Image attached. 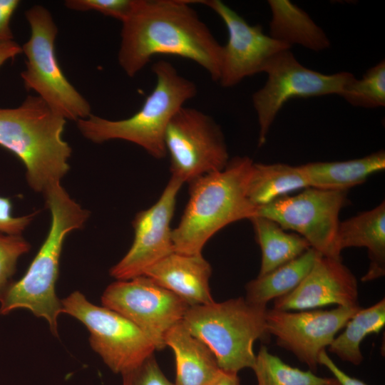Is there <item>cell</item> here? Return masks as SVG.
<instances>
[{
	"label": "cell",
	"instance_id": "d590c367",
	"mask_svg": "<svg viewBox=\"0 0 385 385\" xmlns=\"http://www.w3.org/2000/svg\"><path fill=\"white\" fill-rule=\"evenodd\" d=\"M327 385H341V384L334 377H332L330 379V381Z\"/></svg>",
	"mask_w": 385,
	"mask_h": 385
},
{
	"label": "cell",
	"instance_id": "f546056e",
	"mask_svg": "<svg viewBox=\"0 0 385 385\" xmlns=\"http://www.w3.org/2000/svg\"><path fill=\"white\" fill-rule=\"evenodd\" d=\"M122 385H175L161 371L153 354L122 374Z\"/></svg>",
	"mask_w": 385,
	"mask_h": 385
},
{
	"label": "cell",
	"instance_id": "9c48e42d",
	"mask_svg": "<svg viewBox=\"0 0 385 385\" xmlns=\"http://www.w3.org/2000/svg\"><path fill=\"white\" fill-rule=\"evenodd\" d=\"M61 305V313L86 327L91 348L113 372L122 375L153 354V344L138 327L118 312L92 304L79 291L62 299Z\"/></svg>",
	"mask_w": 385,
	"mask_h": 385
},
{
	"label": "cell",
	"instance_id": "52a82bcc",
	"mask_svg": "<svg viewBox=\"0 0 385 385\" xmlns=\"http://www.w3.org/2000/svg\"><path fill=\"white\" fill-rule=\"evenodd\" d=\"M29 40L21 46L26 69L21 73L25 88L35 91L66 120L77 121L91 115L88 101L64 75L58 62L55 41L58 28L50 11L43 6L27 9Z\"/></svg>",
	"mask_w": 385,
	"mask_h": 385
},
{
	"label": "cell",
	"instance_id": "d6986e66",
	"mask_svg": "<svg viewBox=\"0 0 385 385\" xmlns=\"http://www.w3.org/2000/svg\"><path fill=\"white\" fill-rule=\"evenodd\" d=\"M164 342L174 352L175 385H209L221 371L212 351L188 331L183 320L166 332Z\"/></svg>",
	"mask_w": 385,
	"mask_h": 385
},
{
	"label": "cell",
	"instance_id": "4fadbf2b",
	"mask_svg": "<svg viewBox=\"0 0 385 385\" xmlns=\"http://www.w3.org/2000/svg\"><path fill=\"white\" fill-rule=\"evenodd\" d=\"M361 307L337 306L329 310L292 312L267 309L265 322L269 335L277 344L292 352L298 360L315 371L320 353L325 350Z\"/></svg>",
	"mask_w": 385,
	"mask_h": 385
},
{
	"label": "cell",
	"instance_id": "603a6c76",
	"mask_svg": "<svg viewBox=\"0 0 385 385\" xmlns=\"http://www.w3.org/2000/svg\"><path fill=\"white\" fill-rule=\"evenodd\" d=\"M307 188L309 184L300 165L253 163L247 195L254 205L260 207L288 192Z\"/></svg>",
	"mask_w": 385,
	"mask_h": 385
},
{
	"label": "cell",
	"instance_id": "ba28073f",
	"mask_svg": "<svg viewBox=\"0 0 385 385\" xmlns=\"http://www.w3.org/2000/svg\"><path fill=\"white\" fill-rule=\"evenodd\" d=\"M164 142L171 177L183 184L222 170L230 159L220 125L209 115L185 106L170 120Z\"/></svg>",
	"mask_w": 385,
	"mask_h": 385
},
{
	"label": "cell",
	"instance_id": "8fae6325",
	"mask_svg": "<svg viewBox=\"0 0 385 385\" xmlns=\"http://www.w3.org/2000/svg\"><path fill=\"white\" fill-rule=\"evenodd\" d=\"M267 79L264 86L252 95V104L259 124L258 146L267 140L277 113L290 98L326 95H340L354 77L341 71L323 74L302 65L290 49L277 53L264 70Z\"/></svg>",
	"mask_w": 385,
	"mask_h": 385
},
{
	"label": "cell",
	"instance_id": "44dd1931",
	"mask_svg": "<svg viewBox=\"0 0 385 385\" xmlns=\"http://www.w3.org/2000/svg\"><path fill=\"white\" fill-rule=\"evenodd\" d=\"M270 36L290 46L299 44L320 51L330 46L324 31L303 9L287 0H269Z\"/></svg>",
	"mask_w": 385,
	"mask_h": 385
},
{
	"label": "cell",
	"instance_id": "cb8c5ba5",
	"mask_svg": "<svg viewBox=\"0 0 385 385\" xmlns=\"http://www.w3.org/2000/svg\"><path fill=\"white\" fill-rule=\"evenodd\" d=\"M320 254L308 249L296 259L261 276L245 285V299L250 303L267 307L276 299L294 290L304 279Z\"/></svg>",
	"mask_w": 385,
	"mask_h": 385
},
{
	"label": "cell",
	"instance_id": "4dcf8cb0",
	"mask_svg": "<svg viewBox=\"0 0 385 385\" xmlns=\"http://www.w3.org/2000/svg\"><path fill=\"white\" fill-rule=\"evenodd\" d=\"M11 211L12 202L10 198L0 196V231L15 235H20L37 213L36 212L21 217H14Z\"/></svg>",
	"mask_w": 385,
	"mask_h": 385
},
{
	"label": "cell",
	"instance_id": "484cf974",
	"mask_svg": "<svg viewBox=\"0 0 385 385\" xmlns=\"http://www.w3.org/2000/svg\"><path fill=\"white\" fill-rule=\"evenodd\" d=\"M257 385H327L331 378L321 377L284 363L261 346L253 367Z\"/></svg>",
	"mask_w": 385,
	"mask_h": 385
},
{
	"label": "cell",
	"instance_id": "6da1fadb",
	"mask_svg": "<svg viewBox=\"0 0 385 385\" xmlns=\"http://www.w3.org/2000/svg\"><path fill=\"white\" fill-rule=\"evenodd\" d=\"M189 0H135L122 22L118 61L134 77L158 55L192 61L215 81L220 76L222 45Z\"/></svg>",
	"mask_w": 385,
	"mask_h": 385
},
{
	"label": "cell",
	"instance_id": "4316f807",
	"mask_svg": "<svg viewBox=\"0 0 385 385\" xmlns=\"http://www.w3.org/2000/svg\"><path fill=\"white\" fill-rule=\"evenodd\" d=\"M353 106L375 108L385 106V61L370 68L361 79L354 77L339 95Z\"/></svg>",
	"mask_w": 385,
	"mask_h": 385
},
{
	"label": "cell",
	"instance_id": "5b68a950",
	"mask_svg": "<svg viewBox=\"0 0 385 385\" xmlns=\"http://www.w3.org/2000/svg\"><path fill=\"white\" fill-rule=\"evenodd\" d=\"M155 85L139 111L122 120H109L91 114L76 121L82 135L95 143L113 140L133 143L156 159L167 156L165 133L173 115L197 94L196 85L181 76L164 60L152 66Z\"/></svg>",
	"mask_w": 385,
	"mask_h": 385
},
{
	"label": "cell",
	"instance_id": "7402d4cb",
	"mask_svg": "<svg viewBox=\"0 0 385 385\" xmlns=\"http://www.w3.org/2000/svg\"><path fill=\"white\" fill-rule=\"evenodd\" d=\"M255 240L261 250L258 276L264 275L302 255L311 248L308 242L297 233L285 232L278 223L262 216L250 219Z\"/></svg>",
	"mask_w": 385,
	"mask_h": 385
},
{
	"label": "cell",
	"instance_id": "1f68e13d",
	"mask_svg": "<svg viewBox=\"0 0 385 385\" xmlns=\"http://www.w3.org/2000/svg\"><path fill=\"white\" fill-rule=\"evenodd\" d=\"M19 4L18 0H0V42L13 40L10 21Z\"/></svg>",
	"mask_w": 385,
	"mask_h": 385
},
{
	"label": "cell",
	"instance_id": "9a60e30c",
	"mask_svg": "<svg viewBox=\"0 0 385 385\" xmlns=\"http://www.w3.org/2000/svg\"><path fill=\"white\" fill-rule=\"evenodd\" d=\"M183 185L180 180L170 177L155 203L136 214L133 220L132 245L111 268V277L127 280L141 276L150 267L174 252L170 223Z\"/></svg>",
	"mask_w": 385,
	"mask_h": 385
},
{
	"label": "cell",
	"instance_id": "7c38bea8",
	"mask_svg": "<svg viewBox=\"0 0 385 385\" xmlns=\"http://www.w3.org/2000/svg\"><path fill=\"white\" fill-rule=\"evenodd\" d=\"M101 302L138 327L156 350L166 347V332L183 320L190 307L175 294L145 275L111 283L103 292Z\"/></svg>",
	"mask_w": 385,
	"mask_h": 385
},
{
	"label": "cell",
	"instance_id": "ffe728a7",
	"mask_svg": "<svg viewBox=\"0 0 385 385\" xmlns=\"http://www.w3.org/2000/svg\"><path fill=\"white\" fill-rule=\"evenodd\" d=\"M300 166L310 188L346 191L365 182L373 173L384 170L385 152L379 150L346 161L314 162Z\"/></svg>",
	"mask_w": 385,
	"mask_h": 385
},
{
	"label": "cell",
	"instance_id": "e575fe53",
	"mask_svg": "<svg viewBox=\"0 0 385 385\" xmlns=\"http://www.w3.org/2000/svg\"><path fill=\"white\" fill-rule=\"evenodd\" d=\"M238 374L221 370L209 385H240Z\"/></svg>",
	"mask_w": 385,
	"mask_h": 385
},
{
	"label": "cell",
	"instance_id": "d4e9b609",
	"mask_svg": "<svg viewBox=\"0 0 385 385\" xmlns=\"http://www.w3.org/2000/svg\"><path fill=\"white\" fill-rule=\"evenodd\" d=\"M385 325V299L367 308H360L347 322L345 329L328 346L341 360L359 366L364 360L361 343L369 334H378Z\"/></svg>",
	"mask_w": 385,
	"mask_h": 385
},
{
	"label": "cell",
	"instance_id": "8992f818",
	"mask_svg": "<svg viewBox=\"0 0 385 385\" xmlns=\"http://www.w3.org/2000/svg\"><path fill=\"white\" fill-rule=\"evenodd\" d=\"M267 309L243 297L214 301L190 307L183 322L212 351L221 370L238 374L253 367L254 342L270 337L265 322Z\"/></svg>",
	"mask_w": 385,
	"mask_h": 385
},
{
	"label": "cell",
	"instance_id": "f1b7e54d",
	"mask_svg": "<svg viewBox=\"0 0 385 385\" xmlns=\"http://www.w3.org/2000/svg\"><path fill=\"white\" fill-rule=\"evenodd\" d=\"M135 0H66L65 6L78 11H96L124 21L130 15Z\"/></svg>",
	"mask_w": 385,
	"mask_h": 385
},
{
	"label": "cell",
	"instance_id": "30bf717a",
	"mask_svg": "<svg viewBox=\"0 0 385 385\" xmlns=\"http://www.w3.org/2000/svg\"><path fill=\"white\" fill-rule=\"evenodd\" d=\"M346 202V191L307 188L296 195H284L257 207L256 215L297 232L322 256L342 260L337 236L339 212Z\"/></svg>",
	"mask_w": 385,
	"mask_h": 385
},
{
	"label": "cell",
	"instance_id": "836d02e7",
	"mask_svg": "<svg viewBox=\"0 0 385 385\" xmlns=\"http://www.w3.org/2000/svg\"><path fill=\"white\" fill-rule=\"evenodd\" d=\"M22 53V48L12 41L0 42V67L8 60Z\"/></svg>",
	"mask_w": 385,
	"mask_h": 385
},
{
	"label": "cell",
	"instance_id": "5bb4252c",
	"mask_svg": "<svg viewBox=\"0 0 385 385\" xmlns=\"http://www.w3.org/2000/svg\"><path fill=\"white\" fill-rule=\"evenodd\" d=\"M207 6L224 22L228 39L222 46L218 83L225 88L244 78L264 72L277 53L291 46L265 34L261 25H250L240 15L220 0L194 1Z\"/></svg>",
	"mask_w": 385,
	"mask_h": 385
},
{
	"label": "cell",
	"instance_id": "3957f363",
	"mask_svg": "<svg viewBox=\"0 0 385 385\" xmlns=\"http://www.w3.org/2000/svg\"><path fill=\"white\" fill-rule=\"evenodd\" d=\"M253 161L230 158L221 170L189 183V200L178 226L173 229L174 252L201 255L207 242L225 226L257 214L247 195Z\"/></svg>",
	"mask_w": 385,
	"mask_h": 385
},
{
	"label": "cell",
	"instance_id": "d6a6232c",
	"mask_svg": "<svg viewBox=\"0 0 385 385\" xmlns=\"http://www.w3.org/2000/svg\"><path fill=\"white\" fill-rule=\"evenodd\" d=\"M319 364L324 366L341 385H367L364 381L354 378L342 371L332 361L325 350L319 354Z\"/></svg>",
	"mask_w": 385,
	"mask_h": 385
},
{
	"label": "cell",
	"instance_id": "e0dca14e",
	"mask_svg": "<svg viewBox=\"0 0 385 385\" xmlns=\"http://www.w3.org/2000/svg\"><path fill=\"white\" fill-rule=\"evenodd\" d=\"M211 274V265L202 254L173 252L147 269L143 275L193 307L214 302L209 283Z\"/></svg>",
	"mask_w": 385,
	"mask_h": 385
},
{
	"label": "cell",
	"instance_id": "277c9868",
	"mask_svg": "<svg viewBox=\"0 0 385 385\" xmlns=\"http://www.w3.org/2000/svg\"><path fill=\"white\" fill-rule=\"evenodd\" d=\"M66 120L38 96L0 108V146L24 164L30 188L43 195L70 170L72 148L63 138Z\"/></svg>",
	"mask_w": 385,
	"mask_h": 385
},
{
	"label": "cell",
	"instance_id": "7a4b0ae2",
	"mask_svg": "<svg viewBox=\"0 0 385 385\" xmlns=\"http://www.w3.org/2000/svg\"><path fill=\"white\" fill-rule=\"evenodd\" d=\"M43 195L51 217L48 232L24 275L10 282L0 295V314L28 309L44 319L51 332L57 336L62 305L56 294V284L63 242L70 232L83 227L90 215L61 183Z\"/></svg>",
	"mask_w": 385,
	"mask_h": 385
},
{
	"label": "cell",
	"instance_id": "2e32d148",
	"mask_svg": "<svg viewBox=\"0 0 385 385\" xmlns=\"http://www.w3.org/2000/svg\"><path fill=\"white\" fill-rule=\"evenodd\" d=\"M330 304L360 307L358 282L342 260L319 255L300 284L289 294L274 300L273 309L302 311Z\"/></svg>",
	"mask_w": 385,
	"mask_h": 385
},
{
	"label": "cell",
	"instance_id": "83f0119b",
	"mask_svg": "<svg viewBox=\"0 0 385 385\" xmlns=\"http://www.w3.org/2000/svg\"><path fill=\"white\" fill-rule=\"evenodd\" d=\"M30 244L20 235L0 231V295L11 282L18 259L30 250Z\"/></svg>",
	"mask_w": 385,
	"mask_h": 385
},
{
	"label": "cell",
	"instance_id": "ac0fdd59",
	"mask_svg": "<svg viewBox=\"0 0 385 385\" xmlns=\"http://www.w3.org/2000/svg\"><path fill=\"white\" fill-rule=\"evenodd\" d=\"M337 243L339 250L366 247L369 266L362 282L379 279L385 274V203L339 222Z\"/></svg>",
	"mask_w": 385,
	"mask_h": 385
}]
</instances>
